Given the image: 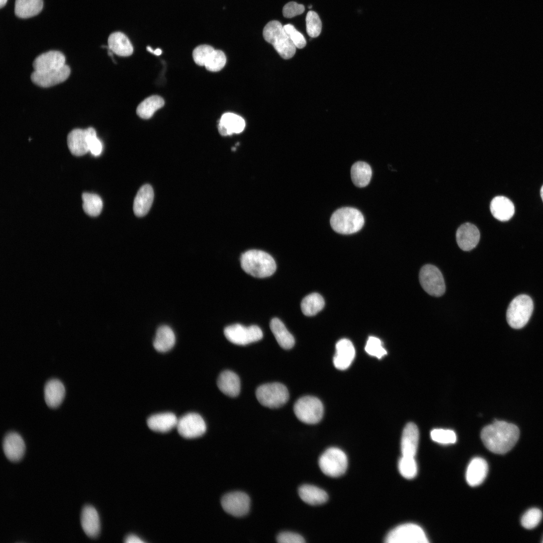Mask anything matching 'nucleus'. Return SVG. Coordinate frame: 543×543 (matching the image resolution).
<instances>
[{
  "mask_svg": "<svg viewBox=\"0 0 543 543\" xmlns=\"http://www.w3.org/2000/svg\"><path fill=\"white\" fill-rule=\"evenodd\" d=\"M519 430L517 426L504 421L495 420L481 431V438L490 451L504 454L511 449L517 441Z\"/></svg>",
  "mask_w": 543,
  "mask_h": 543,
  "instance_id": "f257e3e1",
  "label": "nucleus"
},
{
  "mask_svg": "<svg viewBox=\"0 0 543 543\" xmlns=\"http://www.w3.org/2000/svg\"><path fill=\"white\" fill-rule=\"evenodd\" d=\"M243 270L252 277L263 278L274 274L277 268L273 257L267 252L251 249L243 253L240 257Z\"/></svg>",
  "mask_w": 543,
  "mask_h": 543,
  "instance_id": "f03ea898",
  "label": "nucleus"
},
{
  "mask_svg": "<svg viewBox=\"0 0 543 543\" xmlns=\"http://www.w3.org/2000/svg\"><path fill=\"white\" fill-rule=\"evenodd\" d=\"M263 37L283 58L288 59L295 55L296 47L279 21L273 20L267 23L263 30Z\"/></svg>",
  "mask_w": 543,
  "mask_h": 543,
  "instance_id": "7ed1b4c3",
  "label": "nucleus"
},
{
  "mask_svg": "<svg viewBox=\"0 0 543 543\" xmlns=\"http://www.w3.org/2000/svg\"><path fill=\"white\" fill-rule=\"evenodd\" d=\"M333 230L340 234H350L361 229L365 220L362 213L351 207H343L336 210L330 218Z\"/></svg>",
  "mask_w": 543,
  "mask_h": 543,
  "instance_id": "20e7f679",
  "label": "nucleus"
},
{
  "mask_svg": "<svg viewBox=\"0 0 543 543\" xmlns=\"http://www.w3.org/2000/svg\"><path fill=\"white\" fill-rule=\"evenodd\" d=\"M533 309L531 298L526 295H520L510 302L506 312V320L513 328L520 329L528 322Z\"/></svg>",
  "mask_w": 543,
  "mask_h": 543,
  "instance_id": "39448f33",
  "label": "nucleus"
},
{
  "mask_svg": "<svg viewBox=\"0 0 543 543\" xmlns=\"http://www.w3.org/2000/svg\"><path fill=\"white\" fill-rule=\"evenodd\" d=\"M255 395L261 405L269 408H278L283 406L289 398L287 388L277 382L260 385L257 388Z\"/></svg>",
  "mask_w": 543,
  "mask_h": 543,
  "instance_id": "423d86ee",
  "label": "nucleus"
},
{
  "mask_svg": "<svg viewBox=\"0 0 543 543\" xmlns=\"http://www.w3.org/2000/svg\"><path fill=\"white\" fill-rule=\"evenodd\" d=\"M294 411L299 420L312 424L321 420L324 409L320 400L313 396H306L300 398L296 402Z\"/></svg>",
  "mask_w": 543,
  "mask_h": 543,
  "instance_id": "0eeeda50",
  "label": "nucleus"
},
{
  "mask_svg": "<svg viewBox=\"0 0 543 543\" xmlns=\"http://www.w3.org/2000/svg\"><path fill=\"white\" fill-rule=\"evenodd\" d=\"M345 454L339 448L331 447L325 450L319 460L321 471L326 475L337 477L343 475L347 467Z\"/></svg>",
  "mask_w": 543,
  "mask_h": 543,
  "instance_id": "6e6552de",
  "label": "nucleus"
},
{
  "mask_svg": "<svg viewBox=\"0 0 543 543\" xmlns=\"http://www.w3.org/2000/svg\"><path fill=\"white\" fill-rule=\"evenodd\" d=\"M387 543H427L423 530L413 523L401 524L391 530L385 538Z\"/></svg>",
  "mask_w": 543,
  "mask_h": 543,
  "instance_id": "1a4fd4ad",
  "label": "nucleus"
},
{
  "mask_svg": "<svg viewBox=\"0 0 543 543\" xmlns=\"http://www.w3.org/2000/svg\"><path fill=\"white\" fill-rule=\"evenodd\" d=\"M422 288L431 296L440 297L445 291L443 276L439 269L431 264L422 266L419 275Z\"/></svg>",
  "mask_w": 543,
  "mask_h": 543,
  "instance_id": "9d476101",
  "label": "nucleus"
},
{
  "mask_svg": "<svg viewBox=\"0 0 543 543\" xmlns=\"http://www.w3.org/2000/svg\"><path fill=\"white\" fill-rule=\"evenodd\" d=\"M224 333L230 342L240 345L257 341L263 337L262 330L257 325L246 327L240 324H234L225 327Z\"/></svg>",
  "mask_w": 543,
  "mask_h": 543,
  "instance_id": "9b49d317",
  "label": "nucleus"
},
{
  "mask_svg": "<svg viewBox=\"0 0 543 543\" xmlns=\"http://www.w3.org/2000/svg\"><path fill=\"white\" fill-rule=\"evenodd\" d=\"M176 427L179 435L186 438L200 437L206 430L204 420L196 413H189L178 419Z\"/></svg>",
  "mask_w": 543,
  "mask_h": 543,
  "instance_id": "f8f14e48",
  "label": "nucleus"
},
{
  "mask_svg": "<svg viewBox=\"0 0 543 543\" xmlns=\"http://www.w3.org/2000/svg\"><path fill=\"white\" fill-rule=\"evenodd\" d=\"M224 510L234 516L240 517L247 514L250 507V498L245 493L232 492L225 494L221 499Z\"/></svg>",
  "mask_w": 543,
  "mask_h": 543,
  "instance_id": "ddd939ff",
  "label": "nucleus"
},
{
  "mask_svg": "<svg viewBox=\"0 0 543 543\" xmlns=\"http://www.w3.org/2000/svg\"><path fill=\"white\" fill-rule=\"evenodd\" d=\"M70 73V67L65 64L62 67L47 71H34L31 74V80L35 84L42 87H48L61 83L66 80Z\"/></svg>",
  "mask_w": 543,
  "mask_h": 543,
  "instance_id": "4468645a",
  "label": "nucleus"
},
{
  "mask_svg": "<svg viewBox=\"0 0 543 543\" xmlns=\"http://www.w3.org/2000/svg\"><path fill=\"white\" fill-rule=\"evenodd\" d=\"M3 449L7 458L17 462L23 458L25 451V444L22 436L17 432H10L4 437Z\"/></svg>",
  "mask_w": 543,
  "mask_h": 543,
  "instance_id": "2eb2a0df",
  "label": "nucleus"
},
{
  "mask_svg": "<svg viewBox=\"0 0 543 543\" xmlns=\"http://www.w3.org/2000/svg\"><path fill=\"white\" fill-rule=\"evenodd\" d=\"M65 57L60 51L51 50L38 56L33 62L35 71L42 72L60 68L65 65Z\"/></svg>",
  "mask_w": 543,
  "mask_h": 543,
  "instance_id": "dca6fc26",
  "label": "nucleus"
},
{
  "mask_svg": "<svg viewBox=\"0 0 543 543\" xmlns=\"http://www.w3.org/2000/svg\"><path fill=\"white\" fill-rule=\"evenodd\" d=\"M480 237L478 228L470 223L461 225L456 232L457 242L460 248L464 251L474 248L479 241Z\"/></svg>",
  "mask_w": 543,
  "mask_h": 543,
  "instance_id": "f3484780",
  "label": "nucleus"
},
{
  "mask_svg": "<svg viewBox=\"0 0 543 543\" xmlns=\"http://www.w3.org/2000/svg\"><path fill=\"white\" fill-rule=\"evenodd\" d=\"M336 352L333 357V364L336 368L340 370L347 369L355 357V349L352 342L343 338L339 340L335 345Z\"/></svg>",
  "mask_w": 543,
  "mask_h": 543,
  "instance_id": "a211bd4d",
  "label": "nucleus"
},
{
  "mask_svg": "<svg viewBox=\"0 0 543 543\" xmlns=\"http://www.w3.org/2000/svg\"><path fill=\"white\" fill-rule=\"evenodd\" d=\"M80 523L83 531L88 537L98 536L100 531V521L98 512L94 506L86 505L83 507Z\"/></svg>",
  "mask_w": 543,
  "mask_h": 543,
  "instance_id": "6ab92c4d",
  "label": "nucleus"
},
{
  "mask_svg": "<svg viewBox=\"0 0 543 543\" xmlns=\"http://www.w3.org/2000/svg\"><path fill=\"white\" fill-rule=\"evenodd\" d=\"M419 440V431L417 426L412 422L407 423L404 427L401 440L402 456L414 457L417 450Z\"/></svg>",
  "mask_w": 543,
  "mask_h": 543,
  "instance_id": "aec40b11",
  "label": "nucleus"
},
{
  "mask_svg": "<svg viewBox=\"0 0 543 543\" xmlns=\"http://www.w3.org/2000/svg\"><path fill=\"white\" fill-rule=\"evenodd\" d=\"M87 129H74L67 137L68 149L72 154L79 156L86 154L89 150L87 142Z\"/></svg>",
  "mask_w": 543,
  "mask_h": 543,
  "instance_id": "412c9836",
  "label": "nucleus"
},
{
  "mask_svg": "<svg viewBox=\"0 0 543 543\" xmlns=\"http://www.w3.org/2000/svg\"><path fill=\"white\" fill-rule=\"evenodd\" d=\"M488 471L486 461L480 457L473 459L466 471V480L470 486H477L485 479Z\"/></svg>",
  "mask_w": 543,
  "mask_h": 543,
  "instance_id": "4be33fe9",
  "label": "nucleus"
},
{
  "mask_svg": "<svg viewBox=\"0 0 543 543\" xmlns=\"http://www.w3.org/2000/svg\"><path fill=\"white\" fill-rule=\"evenodd\" d=\"M178 418L171 412L155 414L150 416L147 420V424L152 430L165 433L176 427Z\"/></svg>",
  "mask_w": 543,
  "mask_h": 543,
  "instance_id": "5701e85b",
  "label": "nucleus"
},
{
  "mask_svg": "<svg viewBox=\"0 0 543 543\" xmlns=\"http://www.w3.org/2000/svg\"><path fill=\"white\" fill-rule=\"evenodd\" d=\"M154 198L152 187L148 184L142 186L138 191L133 203V211L136 216L143 217L149 211Z\"/></svg>",
  "mask_w": 543,
  "mask_h": 543,
  "instance_id": "b1692460",
  "label": "nucleus"
},
{
  "mask_svg": "<svg viewBox=\"0 0 543 543\" xmlns=\"http://www.w3.org/2000/svg\"><path fill=\"white\" fill-rule=\"evenodd\" d=\"M219 389L225 395L236 397L240 391V381L238 375L232 371L226 370L219 376L217 382Z\"/></svg>",
  "mask_w": 543,
  "mask_h": 543,
  "instance_id": "393cba45",
  "label": "nucleus"
},
{
  "mask_svg": "<svg viewBox=\"0 0 543 543\" xmlns=\"http://www.w3.org/2000/svg\"><path fill=\"white\" fill-rule=\"evenodd\" d=\"M245 126L244 120L240 116L231 113L224 114L219 123L218 131L222 136L240 133Z\"/></svg>",
  "mask_w": 543,
  "mask_h": 543,
  "instance_id": "a878e982",
  "label": "nucleus"
},
{
  "mask_svg": "<svg viewBox=\"0 0 543 543\" xmlns=\"http://www.w3.org/2000/svg\"><path fill=\"white\" fill-rule=\"evenodd\" d=\"M65 393V387L60 381L55 379L48 381L44 388V397L47 405L53 408L57 407L62 403Z\"/></svg>",
  "mask_w": 543,
  "mask_h": 543,
  "instance_id": "bb28decb",
  "label": "nucleus"
},
{
  "mask_svg": "<svg viewBox=\"0 0 543 543\" xmlns=\"http://www.w3.org/2000/svg\"><path fill=\"white\" fill-rule=\"evenodd\" d=\"M490 211L494 218L501 221L509 220L514 214V206L507 198L497 196L491 202Z\"/></svg>",
  "mask_w": 543,
  "mask_h": 543,
  "instance_id": "cd10ccee",
  "label": "nucleus"
},
{
  "mask_svg": "<svg viewBox=\"0 0 543 543\" xmlns=\"http://www.w3.org/2000/svg\"><path fill=\"white\" fill-rule=\"evenodd\" d=\"M108 43L109 49L119 56H129L133 52L131 42L122 32H115L110 34Z\"/></svg>",
  "mask_w": 543,
  "mask_h": 543,
  "instance_id": "c85d7f7f",
  "label": "nucleus"
},
{
  "mask_svg": "<svg viewBox=\"0 0 543 543\" xmlns=\"http://www.w3.org/2000/svg\"><path fill=\"white\" fill-rule=\"evenodd\" d=\"M175 343V336L168 326L162 325L158 328L153 340V346L157 351L165 352L170 350Z\"/></svg>",
  "mask_w": 543,
  "mask_h": 543,
  "instance_id": "c756f323",
  "label": "nucleus"
},
{
  "mask_svg": "<svg viewBox=\"0 0 543 543\" xmlns=\"http://www.w3.org/2000/svg\"><path fill=\"white\" fill-rule=\"evenodd\" d=\"M269 326L277 341L281 347L285 349H289L294 346L295 339L293 336L279 318H273Z\"/></svg>",
  "mask_w": 543,
  "mask_h": 543,
  "instance_id": "7c9ffc66",
  "label": "nucleus"
},
{
  "mask_svg": "<svg viewBox=\"0 0 543 543\" xmlns=\"http://www.w3.org/2000/svg\"><path fill=\"white\" fill-rule=\"evenodd\" d=\"M300 498L305 503L312 505L321 504L328 499V495L323 490L311 485H303L298 490Z\"/></svg>",
  "mask_w": 543,
  "mask_h": 543,
  "instance_id": "2f4dec72",
  "label": "nucleus"
},
{
  "mask_svg": "<svg viewBox=\"0 0 543 543\" xmlns=\"http://www.w3.org/2000/svg\"><path fill=\"white\" fill-rule=\"evenodd\" d=\"M43 7V0H16L15 14L20 18H29L39 14Z\"/></svg>",
  "mask_w": 543,
  "mask_h": 543,
  "instance_id": "473e14b6",
  "label": "nucleus"
},
{
  "mask_svg": "<svg viewBox=\"0 0 543 543\" xmlns=\"http://www.w3.org/2000/svg\"><path fill=\"white\" fill-rule=\"evenodd\" d=\"M350 172L353 183L359 188L367 186L370 182L372 174L370 165L364 161L354 163L351 166Z\"/></svg>",
  "mask_w": 543,
  "mask_h": 543,
  "instance_id": "72a5a7b5",
  "label": "nucleus"
},
{
  "mask_svg": "<svg viewBox=\"0 0 543 543\" xmlns=\"http://www.w3.org/2000/svg\"><path fill=\"white\" fill-rule=\"evenodd\" d=\"M164 105V100L161 97L157 95L151 96L145 99L138 106L136 113L141 118L148 119Z\"/></svg>",
  "mask_w": 543,
  "mask_h": 543,
  "instance_id": "f704fd0d",
  "label": "nucleus"
},
{
  "mask_svg": "<svg viewBox=\"0 0 543 543\" xmlns=\"http://www.w3.org/2000/svg\"><path fill=\"white\" fill-rule=\"evenodd\" d=\"M323 297L318 293H312L306 296L302 301L301 308L303 313L307 316L316 315L324 306Z\"/></svg>",
  "mask_w": 543,
  "mask_h": 543,
  "instance_id": "c9c22d12",
  "label": "nucleus"
},
{
  "mask_svg": "<svg viewBox=\"0 0 543 543\" xmlns=\"http://www.w3.org/2000/svg\"><path fill=\"white\" fill-rule=\"evenodd\" d=\"M82 208L84 212L92 217L99 215L103 208V202L97 194L83 193L82 194Z\"/></svg>",
  "mask_w": 543,
  "mask_h": 543,
  "instance_id": "e433bc0d",
  "label": "nucleus"
},
{
  "mask_svg": "<svg viewBox=\"0 0 543 543\" xmlns=\"http://www.w3.org/2000/svg\"><path fill=\"white\" fill-rule=\"evenodd\" d=\"M401 475L406 479L414 478L417 473V466L414 457L402 456L398 463Z\"/></svg>",
  "mask_w": 543,
  "mask_h": 543,
  "instance_id": "4c0bfd02",
  "label": "nucleus"
},
{
  "mask_svg": "<svg viewBox=\"0 0 543 543\" xmlns=\"http://www.w3.org/2000/svg\"><path fill=\"white\" fill-rule=\"evenodd\" d=\"M306 31L311 38L318 37L322 30V22L318 15L314 11H309L306 17Z\"/></svg>",
  "mask_w": 543,
  "mask_h": 543,
  "instance_id": "58836bf2",
  "label": "nucleus"
},
{
  "mask_svg": "<svg viewBox=\"0 0 543 543\" xmlns=\"http://www.w3.org/2000/svg\"><path fill=\"white\" fill-rule=\"evenodd\" d=\"M226 62L224 53L220 50H214L209 57L205 65L206 68L210 71L216 72L221 70Z\"/></svg>",
  "mask_w": 543,
  "mask_h": 543,
  "instance_id": "ea45409f",
  "label": "nucleus"
},
{
  "mask_svg": "<svg viewBox=\"0 0 543 543\" xmlns=\"http://www.w3.org/2000/svg\"><path fill=\"white\" fill-rule=\"evenodd\" d=\"M542 517V513L540 509L536 508H530L521 517V524L526 529H533L538 525Z\"/></svg>",
  "mask_w": 543,
  "mask_h": 543,
  "instance_id": "a19ab883",
  "label": "nucleus"
},
{
  "mask_svg": "<svg viewBox=\"0 0 543 543\" xmlns=\"http://www.w3.org/2000/svg\"><path fill=\"white\" fill-rule=\"evenodd\" d=\"M430 436L433 441L442 444L454 443L457 440L455 432L450 429H434L430 432Z\"/></svg>",
  "mask_w": 543,
  "mask_h": 543,
  "instance_id": "79ce46f5",
  "label": "nucleus"
},
{
  "mask_svg": "<svg viewBox=\"0 0 543 543\" xmlns=\"http://www.w3.org/2000/svg\"><path fill=\"white\" fill-rule=\"evenodd\" d=\"M365 350L370 355L375 356L378 358H381L387 353L380 339L374 336L369 337L365 346Z\"/></svg>",
  "mask_w": 543,
  "mask_h": 543,
  "instance_id": "37998d69",
  "label": "nucleus"
},
{
  "mask_svg": "<svg viewBox=\"0 0 543 543\" xmlns=\"http://www.w3.org/2000/svg\"><path fill=\"white\" fill-rule=\"evenodd\" d=\"M215 49L209 45H201L196 47L193 51V58L198 65L205 66L209 57Z\"/></svg>",
  "mask_w": 543,
  "mask_h": 543,
  "instance_id": "c03bdc74",
  "label": "nucleus"
},
{
  "mask_svg": "<svg viewBox=\"0 0 543 543\" xmlns=\"http://www.w3.org/2000/svg\"><path fill=\"white\" fill-rule=\"evenodd\" d=\"M284 28L296 48L301 49L306 45V41L303 35L290 24L284 26Z\"/></svg>",
  "mask_w": 543,
  "mask_h": 543,
  "instance_id": "a18cd8bd",
  "label": "nucleus"
},
{
  "mask_svg": "<svg viewBox=\"0 0 543 543\" xmlns=\"http://www.w3.org/2000/svg\"><path fill=\"white\" fill-rule=\"evenodd\" d=\"M88 131L87 142L89 150L92 154L95 156L99 155L102 151V144L101 141L97 138L96 132L93 127L87 128Z\"/></svg>",
  "mask_w": 543,
  "mask_h": 543,
  "instance_id": "49530a36",
  "label": "nucleus"
},
{
  "mask_svg": "<svg viewBox=\"0 0 543 543\" xmlns=\"http://www.w3.org/2000/svg\"><path fill=\"white\" fill-rule=\"evenodd\" d=\"M305 7L302 4L295 2H290L286 4L283 9V16L287 18H291L303 13Z\"/></svg>",
  "mask_w": 543,
  "mask_h": 543,
  "instance_id": "de8ad7c7",
  "label": "nucleus"
},
{
  "mask_svg": "<svg viewBox=\"0 0 543 543\" xmlns=\"http://www.w3.org/2000/svg\"><path fill=\"white\" fill-rule=\"evenodd\" d=\"M277 540L280 543H303L304 538L301 535L292 532L285 531L279 534Z\"/></svg>",
  "mask_w": 543,
  "mask_h": 543,
  "instance_id": "09e8293b",
  "label": "nucleus"
},
{
  "mask_svg": "<svg viewBox=\"0 0 543 543\" xmlns=\"http://www.w3.org/2000/svg\"><path fill=\"white\" fill-rule=\"evenodd\" d=\"M124 541L125 542H126V543H143V542H144V541L143 540H142V539H141V538H139L138 536H136L135 535H133V534H131V535H128L125 538V539Z\"/></svg>",
  "mask_w": 543,
  "mask_h": 543,
  "instance_id": "8fccbe9b",
  "label": "nucleus"
},
{
  "mask_svg": "<svg viewBox=\"0 0 543 543\" xmlns=\"http://www.w3.org/2000/svg\"><path fill=\"white\" fill-rule=\"evenodd\" d=\"M147 50L149 52L157 56H159L162 54V50L159 48H157L155 50H153L151 47L148 46L147 47Z\"/></svg>",
  "mask_w": 543,
  "mask_h": 543,
  "instance_id": "3c124183",
  "label": "nucleus"
},
{
  "mask_svg": "<svg viewBox=\"0 0 543 543\" xmlns=\"http://www.w3.org/2000/svg\"><path fill=\"white\" fill-rule=\"evenodd\" d=\"M8 0H0V7L2 8L5 6Z\"/></svg>",
  "mask_w": 543,
  "mask_h": 543,
  "instance_id": "603ef678",
  "label": "nucleus"
},
{
  "mask_svg": "<svg viewBox=\"0 0 543 543\" xmlns=\"http://www.w3.org/2000/svg\"><path fill=\"white\" fill-rule=\"evenodd\" d=\"M540 193L541 198L542 200L543 201V185L542 186V187H541V188L540 189Z\"/></svg>",
  "mask_w": 543,
  "mask_h": 543,
  "instance_id": "864d4df0",
  "label": "nucleus"
},
{
  "mask_svg": "<svg viewBox=\"0 0 543 543\" xmlns=\"http://www.w3.org/2000/svg\"><path fill=\"white\" fill-rule=\"evenodd\" d=\"M312 5H309V6L308 7V9H311V8H312Z\"/></svg>",
  "mask_w": 543,
  "mask_h": 543,
  "instance_id": "5fc2aeb1",
  "label": "nucleus"
},
{
  "mask_svg": "<svg viewBox=\"0 0 543 543\" xmlns=\"http://www.w3.org/2000/svg\"><path fill=\"white\" fill-rule=\"evenodd\" d=\"M542 542H543V538H542Z\"/></svg>",
  "mask_w": 543,
  "mask_h": 543,
  "instance_id": "6e6d98bb",
  "label": "nucleus"
}]
</instances>
